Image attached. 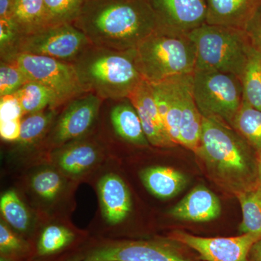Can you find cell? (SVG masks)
Segmentation results:
<instances>
[{
	"mask_svg": "<svg viewBox=\"0 0 261 261\" xmlns=\"http://www.w3.org/2000/svg\"><path fill=\"white\" fill-rule=\"evenodd\" d=\"M102 102L96 94L87 92L67 102L43 142L42 159L51 149L94 133L99 124Z\"/></svg>",
	"mask_w": 261,
	"mask_h": 261,
	"instance_id": "obj_10",
	"label": "cell"
},
{
	"mask_svg": "<svg viewBox=\"0 0 261 261\" xmlns=\"http://www.w3.org/2000/svg\"><path fill=\"white\" fill-rule=\"evenodd\" d=\"M1 219L15 232L32 241L42 219L24 200L17 189L3 192L0 197Z\"/></svg>",
	"mask_w": 261,
	"mask_h": 261,
	"instance_id": "obj_20",
	"label": "cell"
},
{
	"mask_svg": "<svg viewBox=\"0 0 261 261\" xmlns=\"http://www.w3.org/2000/svg\"><path fill=\"white\" fill-rule=\"evenodd\" d=\"M128 98L137 110L150 145L158 148H170L176 146L168 135L160 115L151 84L142 81Z\"/></svg>",
	"mask_w": 261,
	"mask_h": 261,
	"instance_id": "obj_18",
	"label": "cell"
},
{
	"mask_svg": "<svg viewBox=\"0 0 261 261\" xmlns=\"http://www.w3.org/2000/svg\"><path fill=\"white\" fill-rule=\"evenodd\" d=\"M135 51L139 71L150 84L192 74L195 70L196 48L189 33L161 27L144 39Z\"/></svg>",
	"mask_w": 261,
	"mask_h": 261,
	"instance_id": "obj_5",
	"label": "cell"
},
{
	"mask_svg": "<svg viewBox=\"0 0 261 261\" xmlns=\"http://www.w3.org/2000/svg\"><path fill=\"white\" fill-rule=\"evenodd\" d=\"M90 239L88 230L77 227L70 218L42 220L32 240V259L61 256L85 246Z\"/></svg>",
	"mask_w": 261,
	"mask_h": 261,
	"instance_id": "obj_14",
	"label": "cell"
},
{
	"mask_svg": "<svg viewBox=\"0 0 261 261\" xmlns=\"http://www.w3.org/2000/svg\"><path fill=\"white\" fill-rule=\"evenodd\" d=\"M23 111L15 94L0 97V121L21 120Z\"/></svg>",
	"mask_w": 261,
	"mask_h": 261,
	"instance_id": "obj_34",
	"label": "cell"
},
{
	"mask_svg": "<svg viewBox=\"0 0 261 261\" xmlns=\"http://www.w3.org/2000/svg\"><path fill=\"white\" fill-rule=\"evenodd\" d=\"M21 120L0 121V137L2 140L8 143H13L18 140Z\"/></svg>",
	"mask_w": 261,
	"mask_h": 261,
	"instance_id": "obj_36",
	"label": "cell"
},
{
	"mask_svg": "<svg viewBox=\"0 0 261 261\" xmlns=\"http://www.w3.org/2000/svg\"><path fill=\"white\" fill-rule=\"evenodd\" d=\"M108 115V124L111 127V135H100L105 142L113 140L116 137L120 142L128 145L148 148L149 143L145 135L140 118L135 106L129 98L114 101Z\"/></svg>",
	"mask_w": 261,
	"mask_h": 261,
	"instance_id": "obj_19",
	"label": "cell"
},
{
	"mask_svg": "<svg viewBox=\"0 0 261 261\" xmlns=\"http://www.w3.org/2000/svg\"><path fill=\"white\" fill-rule=\"evenodd\" d=\"M169 237L104 240L91 237L84 261H200Z\"/></svg>",
	"mask_w": 261,
	"mask_h": 261,
	"instance_id": "obj_8",
	"label": "cell"
},
{
	"mask_svg": "<svg viewBox=\"0 0 261 261\" xmlns=\"http://www.w3.org/2000/svg\"><path fill=\"white\" fill-rule=\"evenodd\" d=\"M21 33L13 20L8 18H0V57L1 61L17 53V47Z\"/></svg>",
	"mask_w": 261,
	"mask_h": 261,
	"instance_id": "obj_33",
	"label": "cell"
},
{
	"mask_svg": "<svg viewBox=\"0 0 261 261\" xmlns=\"http://www.w3.org/2000/svg\"><path fill=\"white\" fill-rule=\"evenodd\" d=\"M219 199L205 187L199 185L170 211L174 219L195 223L206 222L219 217Z\"/></svg>",
	"mask_w": 261,
	"mask_h": 261,
	"instance_id": "obj_21",
	"label": "cell"
},
{
	"mask_svg": "<svg viewBox=\"0 0 261 261\" xmlns=\"http://www.w3.org/2000/svg\"><path fill=\"white\" fill-rule=\"evenodd\" d=\"M243 100L261 111V58L255 50L242 77Z\"/></svg>",
	"mask_w": 261,
	"mask_h": 261,
	"instance_id": "obj_30",
	"label": "cell"
},
{
	"mask_svg": "<svg viewBox=\"0 0 261 261\" xmlns=\"http://www.w3.org/2000/svg\"><path fill=\"white\" fill-rule=\"evenodd\" d=\"M111 157L107 145L95 130L90 135L51 149L44 161L81 184L88 182Z\"/></svg>",
	"mask_w": 261,
	"mask_h": 261,
	"instance_id": "obj_11",
	"label": "cell"
},
{
	"mask_svg": "<svg viewBox=\"0 0 261 261\" xmlns=\"http://www.w3.org/2000/svg\"><path fill=\"white\" fill-rule=\"evenodd\" d=\"M243 211L240 231L261 236V187L258 185L238 195Z\"/></svg>",
	"mask_w": 261,
	"mask_h": 261,
	"instance_id": "obj_28",
	"label": "cell"
},
{
	"mask_svg": "<svg viewBox=\"0 0 261 261\" xmlns=\"http://www.w3.org/2000/svg\"><path fill=\"white\" fill-rule=\"evenodd\" d=\"M9 18L22 35L47 27L44 0H15Z\"/></svg>",
	"mask_w": 261,
	"mask_h": 261,
	"instance_id": "obj_26",
	"label": "cell"
},
{
	"mask_svg": "<svg viewBox=\"0 0 261 261\" xmlns=\"http://www.w3.org/2000/svg\"><path fill=\"white\" fill-rule=\"evenodd\" d=\"M252 147L227 123L202 117L200 145L195 153L213 179L235 195L258 185L257 158Z\"/></svg>",
	"mask_w": 261,
	"mask_h": 261,
	"instance_id": "obj_2",
	"label": "cell"
},
{
	"mask_svg": "<svg viewBox=\"0 0 261 261\" xmlns=\"http://www.w3.org/2000/svg\"><path fill=\"white\" fill-rule=\"evenodd\" d=\"M91 45L87 36L74 24H61L22 35L17 53L48 57L72 64Z\"/></svg>",
	"mask_w": 261,
	"mask_h": 261,
	"instance_id": "obj_12",
	"label": "cell"
},
{
	"mask_svg": "<svg viewBox=\"0 0 261 261\" xmlns=\"http://www.w3.org/2000/svg\"><path fill=\"white\" fill-rule=\"evenodd\" d=\"M0 261H20L16 260V259L11 258V257L2 256L0 255Z\"/></svg>",
	"mask_w": 261,
	"mask_h": 261,
	"instance_id": "obj_41",
	"label": "cell"
},
{
	"mask_svg": "<svg viewBox=\"0 0 261 261\" xmlns=\"http://www.w3.org/2000/svg\"><path fill=\"white\" fill-rule=\"evenodd\" d=\"M88 243L82 248L70 252L69 253L65 254L61 256L48 259H32L29 261H84L85 258L86 249Z\"/></svg>",
	"mask_w": 261,
	"mask_h": 261,
	"instance_id": "obj_37",
	"label": "cell"
},
{
	"mask_svg": "<svg viewBox=\"0 0 261 261\" xmlns=\"http://www.w3.org/2000/svg\"><path fill=\"white\" fill-rule=\"evenodd\" d=\"M15 2V0H0V18L9 17Z\"/></svg>",
	"mask_w": 261,
	"mask_h": 261,
	"instance_id": "obj_39",
	"label": "cell"
},
{
	"mask_svg": "<svg viewBox=\"0 0 261 261\" xmlns=\"http://www.w3.org/2000/svg\"><path fill=\"white\" fill-rule=\"evenodd\" d=\"M168 237L191 249L200 261H247L250 247L260 238L251 233L204 238L179 230L172 231Z\"/></svg>",
	"mask_w": 261,
	"mask_h": 261,
	"instance_id": "obj_15",
	"label": "cell"
},
{
	"mask_svg": "<svg viewBox=\"0 0 261 261\" xmlns=\"http://www.w3.org/2000/svg\"><path fill=\"white\" fill-rule=\"evenodd\" d=\"M202 116L192 92V74L184 75L181 87V116L179 145L195 152L200 145Z\"/></svg>",
	"mask_w": 261,
	"mask_h": 261,
	"instance_id": "obj_23",
	"label": "cell"
},
{
	"mask_svg": "<svg viewBox=\"0 0 261 261\" xmlns=\"http://www.w3.org/2000/svg\"><path fill=\"white\" fill-rule=\"evenodd\" d=\"M74 25L96 47L135 49L161 28L149 0H87Z\"/></svg>",
	"mask_w": 261,
	"mask_h": 261,
	"instance_id": "obj_1",
	"label": "cell"
},
{
	"mask_svg": "<svg viewBox=\"0 0 261 261\" xmlns=\"http://www.w3.org/2000/svg\"><path fill=\"white\" fill-rule=\"evenodd\" d=\"M3 61L18 65L29 81L51 89L64 106L84 93L73 64L45 56L17 53Z\"/></svg>",
	"mask_w": 261,
	"mask_h": 261,
	"instance_id": "obj_13",
	"label": "cell"
},
{
	"mask_svg": "<svg viewBox=\"0 0 261 261\" xmlns=\"http://www.w3.org/2000/svg\"><path fill=\"white\" fill-rule=\"evenodd\" d=\"M161 27L190 33L206 23L205 0H149Z\"/></svg>",
	"mask_w": 261,
	"mask_h": 261,
	"instance_id": "obj_17",
	"label": "cell"
},
{
	"mask_svg": "<svg viewBox=\"0 0 261 261\" xmlns=\"http://www.w3.org/2000/svg\"><path fill=\"white\" fill-rule=\"evenodd\" d=\"M252 47L261 58V5L245 29Z\"/></svg>",
	"mask_w": 261,
	"mask_h": 261,
	"instance_id": "obj_35",
	"label": "cell"
},
{
	"mask_svg": "<svg viewBox=\"0 0 261 261\" xmlns=\"http://www.w3.org/2000/svg\"><path fill=\"white\" fill-rule=\"evenodd\" d=\"M87 183L93 187L98 209L87 228L91 237L104 240L128 239L127 223L134 211L132 192L111 157Z\"/></svg>",
	"mask_w": 261,
	"mask_h": 261,
	"instance_id": "obj_4",
	"label": "cell"
},
{
	"mask_svg": "<svg viewBox=\"0 0 261 261\" xmlns=\"http://www.w3.org/2000/svg\"><path fill=\"white\" fill-rule=\"evenodd\" d=\"M80 183L65 176L47 161L23 168L15 188L42 220L70 218Z\"/></svg>",
	"mask_w": 261,
	"mask_h": 261,
	"instance_id": "obj_6",
	"label": "cell"
},
{
	"mask_svg": "<svg viewBox=\"0 0 261 261\" xmlns=\"http://www.w3.org/2000/svg\"><path fill=\"white\" fill-rule=\"evenodd\" d=\"M72 64L84 92L103 100L128 98L144 80L136 63L135 49L120 51L92 44Z\"/></svg>",
	"mask_w": 261,
	"mask_h": 261,
	"instance_id": "obj_3",
	"label": "cell"
},
{
	"mask_svg": "<svg viewBox=\"0 0 261 261\" xmlns=\"http://www.w3.org/2000/svg\"><path fill=\"white\" fill-rule=\"evenodd\" d=\"M0 255L20 261H29L33 256L32 241L15 232L1 219Z\"/></svg>",
	"mask_w": 261,
	"mask_h": 261,
	"instance_id": "obj_29",
	"label": "cell"
},
{
	"mask_svg": "<svg viewBox=\"0 0 261 261\" xmlns=\"http://www.w3.org/2000/svg\"><path fill=\"white\" fill-rule=\"evenodd\" d=\"M29 82L18 65L12 62H0V97L16 93Z\"/></svg>",
	"mask_w": 261,
	"mask_h": 261,
	"instance_id": "obj_32",
	"label": "cell"
},
{
	"mask_svg": "<svg viewBox=\"0 0 261 261\" xmlns=\"http://www.w3.org/2000/svg\"><path fill=\"white\" fill-rule=\"evenodd\" d=\"M192 92L202 117L218 118L231 126L243 101V86L238 77L218 70L195 68Z\"/></svg>",
	"mask_w": 261,
	"mask_h": 261,
	"instance_id": "obj_9",
	"label": "cell"
},
{
	"mask_svg": "<svg viewBox=\"0 0 261 261\" xmlns=\"http://www.w3.org/2000/svg\"><path fill=\"white\" fill-rule=\"evenodd\" d=\"M247 261H261V236L250 247Z\"/></svg>",
	"mask_w": 261,
	"mask_h": 261,
	"instance_id": "obj_38",
	"label": "cell"
},
{
	"mask_svg": "<svg viewBox=\"0 0 261 261\" xmlns=\"http://www.w3.org/2000/svg\"><path fill=\"white\" fill-rule=\"evenodd\" d=\"M87 0H44L47 25L73 24Z\"/></svg>",
	"mask_w": 261,
	"mask_h": 261,
	"instance_id": "obj_31",
	"label": "cell"
},
{
	"mask_svg": "<svg viewBox=\"0 0 261 261\" xmlns=\"http://www.w3.org/2000/svg\"><path fill=\"white\" fill-rule=\"evenodd\" d=\"M139 177L147 192L161 200H168L177 195L187 183L183 173L168 166H150L142 168Z\"/></svg>",
	"mask_w": 261,
	"mask_h": 261,
	"instance_id": "obj_24",
	"label": "cell"
},
{
	"mask_svg": "<svg viewBox=\"0 0 261 261\" xmlns=\"http://www.w3.org/2000/svg\"><path fill=\"white\" fill-rule=\"evenodd\" d=\"M196 48V68L238 77L245 71L253 48L244 29L205 23L189 33Z\"/></svg>",
	"mask_w": 261,
	"mask_h": 261,
	"instance_id": "obj_7",
	"label": "cell"
},
{
	"mask_svg": "<svg viewBox=\"0 0 261 261\" xmlns=\"http://www.w3.org/2000/svg\"><path fill=\"white\" fill-rule=\"evenodd\" d=\"M18 98L24 116L41 112L48 108L63 107L61 99L51 89L38 82H27L15 94Z\"/></svg>",
	"mask_w": 261,
	"mask_h": 261,
	"instance_id": "obj_25",
	"label": "cell"
},
{
	"mask_svg": "<svg viewBox=\"0 0 261 261\" xmlns=\"http://www.w3.org/2000/svg\"><path fill=\"white\" fill-rule=\"evenodd\" d=\"M231 126L256 149L261 151V111L243 101Z\"/></svg>",
	"mask_w": 261,
	"mask_h": 261,
	"instance_id": "obj_27",
	"label": "cell"
},
{
	"mask_svg": "<svg viewBox=\"0 0 261 261\" xmlns=\"http://www.w3.org/2000/svg\"><path fill=\"white\" fill-rule=\"evenodd\" d=\"M206 23L244 29L261 5V0H205Z\"/></svg>",
	"mask_w": 261,
	"mask_h": 261,
	"instance_id": "obj_22",
	"label": "cell"
},
{
	"mask_svg": "<svg viewBox=\"0 0 261 261\" xmlns=\"http://www.w3.org/2000/svg\"><path fill=\"white\" fill-rule=\"evenodd\" d=\"M257 180L259 185L261 187V151L258 152L257 155Z\"/></svg>",
	"mask_w": 261,
	"mask_h": 261,
	"instance_id": "obj_40",
	"label": "cell"
},
{
	"mask_svg": "<svg viewBox=\"0 0 261 261\" xmlns=\"http://www.w3.org/2000/svg\"><path fill=\"white\" fill-rule=\"evenodd\" d=\"M59 112V109L48 108L22 118L20 137L11 143L10 151L11 159L22 168L42 161L43 142Z\"/></svg>",
	"mask_w": 261,
	"mask_h": 261,
	"instance_id": "obj_16",
	"label": "cell"
}]
</instances>
